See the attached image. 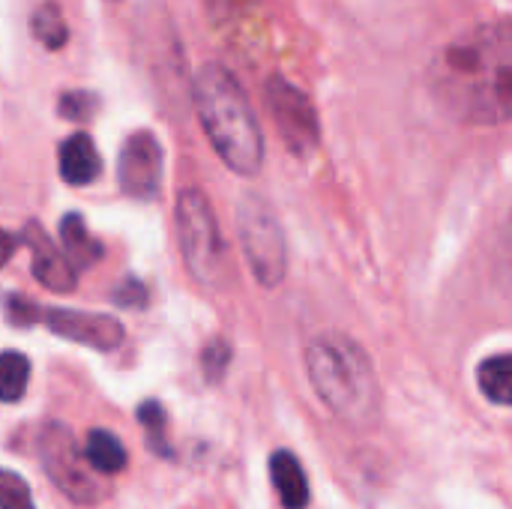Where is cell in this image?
I'll return each mask as SVG.
<instances>
[{"instance_id": "obj_14", "label": "cell", "mask_w": 512, "mask_h": 509, "mask_svg": "<svg viewBox=\"0 0 512 509\" xmlns=\"http://www.w3.org/2000/svg\"><path fill=\"white\" fill-rule=\"evenodd\" d=\"M477 384L489 402L512 408V354H495L483 360L477 369Z\"/></svg>"}, {"instance_id": "obj_15", "label": "cell", "mask_w": 512, "mask_h": 509, "mask_svg": "<svg viewBox=\"0 0 512 509\" xmlns=\"http://www.w3.org/2000/svg\"><path fill=\"white\" fill-rule=\"evenodd\" d=\"M84 456H87L90 468H93L96 474H102V477L117 474V471H123V465H126V450H123V444H120L111 432H105V429L90 432Z\"/></svg>"}, {"instance_id": "obj_12", "label": "cell", "mask_w": 512, "mask_h": 509, "mask_svg": "<svg viewBox=\"0 0 512 509\" xmlns=\"http://www.w3.org/2000/svg\"><path fill=\"white\" fill-rule=\"evenodd\" d=\"M270 477L279 492V501L285 509H306L309 507V480L303 465L297 462L294 453L279 450L270 456Z\"/></svg>"}, {"instance_id": "obj_3", "label": "cell", "mask_w": 512, "mask_h": 509, "mask_svg": "<svg viewBox=\"0 0 512 509\" xmlns=\"http://www.w3.org/2000/svg\"><path fill=\"white\" fill-rule=\"evenodd\" d=\"M306 372L318 399L348 426L366 429L378 420L381 387L369 354L348 336L324 333L306 348Z\"/></svg>"}, {"instance_id": "obj_21", "label": "cell", "mask_w": 512, "mask_h": 509, "mask_svg": "<svg viewBox=\"0 0 512 509\" xmlns=\"http://www.w3.org/2000/svg\"><path fill=\"white\" fill-rule=\"evenodd\" d=\"M93 105H96V99L90 93H66L60 99V114L69 120H87L93 114Z\"/></svg>"}, {"instance_id": "obj_1", "label": "cell", "mask_w": 512, "mask_h": 509, "mask_svg": "<svg viewBox=\"0 0 512 509\" xmlns=\"http://www.w3.org/2000/svg\"><path fill=\"white\" fill-rule=\"evenodd\" d=\"M441 108L468 126L512 120V21L477 24L450 39L429 66Z\"/></svg>"}, {"instance_id": "obj_6", "label": "cell", "mask_w": 512, "mask_h": 509, "mask_svg": "<svg viewBox=\"0 0 512 509\" xmlns=\"http://www.w3.org/2000/svg\"><path fill=\"white\" fill-rule=\"evenodd\" d=\"M39 450H42V468L51 477V483L75 504H99L108 489L99 483L96 471L90 468L87 456L78 450L72 432L60 423L45 426L39 435Z\"/></svg>"}, {"instance_id": "obj_20", "label": "cell", "mask_w": 512, "mask_h": 509, "mask_svg": "<svg viewBox=\"0 0 512 509\" xmlns=\"http://www.w3.org/2000/svg\"><path fill=\"white\" fill-rule=\"evenodd\" d=\"M498 276H501V285L512 294V213L498 240Z\"/></svg>"}, {"instance_id": "obj_4", "label": "cell", "mask_w": 512, "mask_h": 509, "mask_svg": "<svg viewBox=\"0 0 512 509\" xmlns=\"http://www.w3.org/2000/svg\"><path fill=\"white\" fill-rule=\"evenodd\" d=\"M177 240L189 273L201 285H219L225 270V246L216 213L201 189H183L177 195Z\"/></svg>"}, {"instance_id": "obj_10", "label": "cell", "mask_w": 512, "mask_h": 509, "mask_svg": "<svg viewBox=\"0 0 512 509\" xmlns=\"http://www.w3.org/2000/svg\"><path fill=\"white\" fill-rule=\"evenodd\" d=\"M21 243H27L30 249V258H33V276L39 285H45L48 291L54 294H69L75 291V267L72 261L48 240V234L36 225V222H27L24 231H21Z\"/></svg>"}, {"instance_id": "obj_17", "label": "cell", "mask_w": 512, "mask_h": 509, "mask_svg": "<svg viewBox=\"0 0 512 509\" xmlns=\"http://www.w3.org/2000/svg\"><path fill=\"white\" fill-rule=\"evenodd\" d=\"M30 363L18 351H0V402H18L27 390Z\"/></svg>"}, {"instance_id": "obj_18", "label": "cell", "mask_w": 512, "mask_h": 509, "mask_svg": "<svg viewBox=\"0 0 512 509\" xmlns=\"http://www.w3.org/2000/svg\"><path fill=\"white\" fill-rule=\"evenodd\" d=\"M0 509H33V495L27 483L6 468H0Z\"/></svg>"}, {"instance_id": "obj_16", "label": "cell", "mask_w": 512, "mask_h": 509, "mask_svg": "<svg viewBox=\"0 0 512 509\" xmlns=\"http://www.w3.org/2000/svg\"><path fill=\"white\" fill-rule=\"evenodd\" d=\"M30 27H33V36H36L45 48H51V51L63 48L66 39H69V27H66V21H63V15H60V6H57L54 0H45V3L36 6Z\"/></svg>"}, {"instance_id": "obj_19", "label": "cell", "mask_w": 512, "mask_h": 509, "mask_svg": "<svg viewBox=\"0 0 512 509\" xmlns=\"http://www.w3.org/2000/svg\"><path fill=\"white\" fill-rule=\"evenodd\" d=\"M258 3L261 0H210L213 12L219 21H228V24H246L249 18H255L258 12Z\"/></svg>"}, {"instance_id": "obj_22", "label": "cell", "mask_w": 512, "mask_h": 509, "mask_svg": "<svg viewBox=\"0 0 512 509\" xmlns=\"http://www.w3.org/2000/svg\"><path fill=\"white\" fill-rule=\"evenodd\" d=\"M138 420H141V426L147 429L150 441H156V447L162 450L159 438H162V429H165V411H162L156 402H144V405L138 408ZM162 453H165V450H162Z\"/></svg>"}, {"instance_id": "obj_24", "label": "cell", "mask_w": 512, "mask_h": 509, "mask_svg": "<svg viewBox=\"0 0 512 509\" xmlns=\"http://www.w3.org/2000/svg\"><path fill=\"white\" fill-rule=\"evenodd\" d=\"M114 297H117L120 303H126V306H141V303H144V288H141L138 282H126Z\"/></svg>"}, {"instance_id": "obj_23", "label": "cell", "mask_w": 512, "mask_h": 509, "mask_svg": "<svg viewBox=\"0 0 512 509\" xmlns=\"http://www.w3.org/2000/svg\"><path fill=\"white\" fill-rule=\"evenodd\" d=\"M204 369H207V378L216 381L225 369H228V345L225 342H213L204 354Z\"/></svg>"}, {"instance_id": "obj_7", "label": "cell", "mask_w": 512, "mask_h": 509, "mask_svg": "<svg viewBox=\"0 0 512 509\" xmlns=\"http://www.w3.org/2000/svg\"><path fill=\"white\" fill-rule=\"evenodd\" d=\"M264 96H267L270 114H273L285 144L294 153H312L321 141V126H318L312 99L282 75H273L267 81Z\"/></svg>"}, {"instance_id": "obj_11", "label": "cell", "mask_w": 512, "mask_h": 509, "mask_svg": "<svg viewBox=\"0 0 512 509\" xmlns=\"http://www.w3.org/2000/svg\"><path fill=\"white\" fill-rule=\"evenodd\" d=\"M99 171L102 162L87 132H75L60 144V177L69 186H87L99 177Z\"/></svg>"}, {"instance_id": "obj_13", "label": "cell", "mask_w": 512, "mask_h": 509, "mask_svg": "<svg viewBox=\"0 0 512 509\" xmlns=\"http://www.w3.org/2000/svg\"><path fill=\"white\" fill-rule=\"evenodd\" d=\"M60 243L66 249V258L75 270H87L102 258V246L90 237L84 219L78 213H66L60 222Z\"/></svg>"}, {"instance_id": "obj_2", "label": "cell", "mask_w": 512, "mask_h": 509, "mask_svg": "<svg viewBox=\"0 0 512 509\" xmlns=\"http://www.w3.org/2000/svg\"><path fill=\"white\" fill-rule=\"evenodd\" d=\"M192 96L198 120L219 159L234 174H258L264 165V135L237 78L222 63H204L195 75Z\"/></svg>"}, {"instance_id": "obj_25", "label": "cell", "mask_w": 512, "mask_h": 509, "mask_svg": "<svg viewBox=\"0 0 512 509\" xmlns=\"http://www.w3.org/2000/svg\"><path fill=\"white\" fill-rule=\"evenodd\" d=\"M15 249H18V240H15L9 231H3V228H0V267L15 255Z\"/></svg>"}, {"instance_id": "obj_9", "label": "cell", "mask_w": 512, "mask_h": 509, "mask_svg": "<svg viewBox=\"0 0 512 509\" xmlns=\"http://www.w3.org/2000/svg\"><path fill=\"white\" fill-rule=\"evenodd\" d=\"M42 324H48L51 333L96 348L111 351L123 342V324L111 315H90V312H72V309H42Z\"/></svg>"}, {"instance_id": "obj_5", "label": "cell", "mask_w": 512, "mask_h": 509, "mask_svg": "<svg viewBox=\"0 0 512 509\" xmlns=\"http://www.w3.org/2000/svg\"><path fill=\"white\" fill-rule=\"evenodd\" d=\"M237 231L243 243V255L255 273V279L267 288H276L288 270V246L276 213L255 195L240 201Z\"/></svg>"}, {"instance_id": "obj_8", "label": "cell", "mask_w": 512, "mask_h": 509, "mask_svg": "<svg viewBox=\"0 0 512 509\" xmlns=\"http://www.w3.org/2000/svg\"><path fill=\"white\" fill-rule=\"evenodd\" d=\"M120 189L132 198H153L162 186V147L150 132H132L117 162Z\"/></svg>"}]
</instances>
